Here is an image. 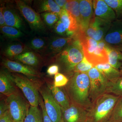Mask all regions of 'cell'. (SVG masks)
Listing matches in <instances>:
<instances>
[{"instance_id":"83f0119b","label":"cell","mask_w":122,"mask_h":122,"mask_svg":"<svg viewBox=\"0 0 122 122\" xmlns=\"http://www.w3.org/2000/svg\"><path fill=\"white\" fill-rule=\"evenodd\" d=\"M106 93L122 97V77L113 82H108Z\"/></svg>"},{"instance_id":"484cf974","label":"cell","mask_w":122,"mask_h":122,"mask_svg":"<svg viewBox=\"0 0 122 122\" xmlns=\"http://www.w3.org/2000/svg\"><path fill=\"white\" fill-rule=\"evenodd\" d=\"M24 122H43L42 111L38 107L30 106Z\"/></svg>"},{"instance_id":"9a60e30c","label":"cell","mask_w":122,"mask_h":122,"mask_svg":"<svg viewBox=\"0 0 122 122\" xmlns=\"http://www.w3.org/2000/svg\"><path fill=\"white\" fill-rule=\"evenodd\" d=\"M72 37H57L50 40L48 46L44 53L46 54H53L61 52L72 41Z\"/></svg>"},{"instance_id":"d6986e66","label":"cell","mask_w":122,"mask_h":122,"mask_svg":"<svg viewBox=\"0 0 122 122\" xmlns=\"http://www.w3.org/2000/svg\"><path fill=\"white\" fill-rule=\"evenodd\" d=\"M108 82H113L121 77L119 70L116 69L109 63L100 64L95 66Z\"/></svg>"},{"instance_id":"ba28073f","label":"cell","mask_w":122,"mask_h":122,"mask_svg":"<svg viewBox=\"0 0 122 122\" xmlns=\"http://www.w3.org/2000/svg\"><path fill=\"white\" fill-rule=\"evenodd\" d=\"M15 1L18 10L32 30L38 32L45 30V25L38 13L23 1L16 0Z\"/></svg>"},{"instance_id":"8fae6325","label":"cell","mask_w":122,"mask_h":122,"mask_svg":"<svg viewBox=\"0 0 122 122\" xmlns=\"http://www.w3.org/2000/svg\"><path fill=\"white\" fill-rule=\"evenodd\" d=\"M2 64L10 72L24 75L29 79L39 78L41 75V73L35 68L19 62L4 59L2 61Z\"/></svg>"},{"instance_id":"1f68e13d","label":"cell","mask_w":122,"mask_h":122,"mask_svg":"<svg viewBox=\"0 0 122 122\" xmlns=\"http://www.w3.org/2000/svg\"><path fill=\"white\" fill-rule=\"evenodd\" d=\"M41 16L46 25L52 26L55 25L59 20V16L52 12H46L41 14Z\"/></svg>"},{"instance_id":"ac0fdd59","label":"cell","mask_w":122,"mask_h":122,"mask_svg":"<svg viewBox=\"0 0 122 122\" xmlns=\"http://www.w3.org/2000/svg\"><path fill=\"white\" fill-rule=\"evenodd\" d=\"M105 49L108 55V63L114 68L120 70L122 68V52L107 43Z\"/></svg>"},{"instance_id":"4316f807","label":"cell","mask_w":122,"mask_h":122,"mask_svg":"<svg viewBox=\"0 0 122 122\" xmlns=\"http://www.w3.org/2000/svg\"><path fill=\"white\" fill-rule=\"evenodd\" d=\"M25 46L20 43H14L7 46L4 51V54L9 58H14L18 56L25 50Z\"/></svg>"},{"instance_id":"e575fe53","label":"cell","mask_w":122,"mask_h":122,"mask_svg":"<svg viewBox=\"0 0 122 122\" xmlns=\"http://www.w3.org/2000/svg\"><path fill=\"white\" fill-rule=\"evenodd\" d=\"M69 79L62 74L58 73L54 75L53 86L61 87L65 86L69 82Z\"/></svg>"},{"instance_id":"74e56055","label":"cell","mask_w":122,"mask_h":122,"mask_svg":"<svg viewBox=\"0 0 122 122\" xmlns=\"http://www.w3.org/2000/svg\"><path fill=\"white\" fill-rule=\"evenodd\" d=\"M8 110L0 117V122H13Z\"/></svg>"},{"instance_id":"277c9868","label":"cell","mask_w":122,"mask_h":122,"mask_svg":"<svg viewBox=\"0 0 122 122\" xmlns=\"http://www.w3.org/2000/svg\"><path fill=\"white\" fill-rule=\"evenodd\" d=\"M14 84L21 90L30 106L38 107L39 96L38 88L32 81L25 76L17 73H9Z\"/></svg>"},{"instance_id":"ab89813d","label":"cell","mask_w":122,"mask_h":122,"mask_svg":"<svg viewBox=\"0 0 122 122\" xmlns=\"http://www.w3.org/2000/svg\"><path fill=\"white\" fill-rule=\"evenodd\" d=\"M3 7H0V27L5 26V21L3 12Z\"/></svg>"},{"instance_id":"d4e9b609","label":"cell","mask_w":122,"mask_h":122,"mask_svg":"<svg viewBox=\"0 0 122 122\" xmlns=\"http://www.w3.org/2000/svg\"><path fill=\"white\" fill-rule=\"evenodd\" d=\"M49 41L47 38L35 37L30 42L29 47L36 52L44 53L48 46Z\"/></svg>"},{"instance_id":"60d3db41","label":"cell","mask_w":122,"mask_h":122,"mask_svg":"<svg viewBox=\"0 0 122 122\" xmlns=\"http://www.w3.org/2000/svg\"><path fill=\"white\" fill-rule=\"evenodd\" d=\"M55 1L61 9H63L68 0H55Z\"/></svg>"},{"instance_id":"7c38bea8","label":"cell","mask_w":122,"mask_h":122,"mask_svg":"<svg viewBox=\"0 0 122 122\" xmlns=\"http://www.w3.org/2000/svg\"><path fill=\"white\" fill-rule=\"evenodd\" d=\"M79 3L81 17V25L79 29L85 32L92 19L94 16L93 1L89 0H79Z\"/></svg>"},{"instance_id":"7a4b0ae2","label":"cell","mask_w":122,"mask_h":122,"mask_svg":"<svg viewBox=\"0 0 122 122\" xmlns=\"http://www.w3.org/2000/svg\"><path fill=\"white\" fill-rule=\"evenodd\" d=\"M72 38V41L63 50L57 54L55 58V61L61 69L69 77L74 73L76 66L85 57L80 42Z\"/></svg>"},{"instance_id":"2e32d148","label":"cell","mask_w":122,"mask_h":122,"mask_svg":"<svg viewBox=\"0 0 122 122\" xmlns=\"http://www.w3.org/2000/svg\"><path fill=\"white\" fill-rule=\"evenodd\" d=\"M13 58L19 62L35 69L40 65L42 59L39 54L32 51L25 52Z\"/></svg>"},{"instance_id":"5bb4252c","label":"cell","mask_w":122,"mask_h":122,"mask_svg":"<svg viewBox=\"0 0 122 122\" xmlns=\"http://www.w3.org/2000/svg\"><path fill=\"white\" fill-rule=\"evenodd\" d=\"M92 1L95 16L111 22L116 20L114 11L104 0H94Z\"/></svg>"},{"instance_id":"44dd1931","label":"cell","mask_w":122,"mask_h":122,"mask_svg":"<svg viewBox=\"0 0 122 122\" xmlns=\"http://www.w3.org/2000/svg\"><path fill=\"white\" fill-rule=\"evenodd\" d=\"M55 99L61 107V109H66L69 107L71 102L65 91L60 87H55L50 85H48Z\"/></svg>"},{"instance_id":"4dcf8cb0","label":"cell","mask_w":122,"mask_h":122,"mask_svg":"<svg viewBox=\"0 0 122 122\" xmlns=\"http://www.w3.org/2000/svg\"><path fill=\"white\" fill-rule=\"evenodd\" d=\"M104 0L114 11L116 20H122V0Z\"/></svg>"},{"instance_id":"6da1fadb","label":"cell","mask_w":122,"mask_h":122,"mask_svg":"<svg viewBox=\"0 0 122 122\" xmlns=\"http://www.w3.org/2000/svg\"><path fill=\"white\" fill-rule=\"evenodd\" d=\"M90 79L88 73H74L65 86V91L71 102L88 111L92 102L89 97Z\"/></svg>"},{"instance_id":"9c48e42d","label":"cell","mask_w":122,"mask_h":122,"mask_svg":"<svg viewBox=\"0 0 122 122\" xmlns=\"http://www.w3.org/2000/svg\"><path fill=\"white\" fill-rule=\"evenodd\" d=\"M111 22L94 16L85 34L89 37L99 42L104 39L111 26Z\"/></svg>"},{"instance_id":"7bdbcfd3","label":"cell","mask_w":122,"mask_h":122,"mask_svg":"<svg viewBox=\"0 0 122 122\" xmlns=\"http://www.w3.org/2000/svg\"><path fill=\"white\" fill-rule=\"evenodd\" d=\"M110 122V121H109V120H107V122Z\"/></svg>"},{"instance_id":"d6a6232c","label":"cell","mask_w":122,"mask_h":122,"mask_svg":"<svg viewBox=\"0 0 122 122\" xmlns=\"http://www.w3.org/2000/svg\"><path fill=\"white\" fill-rule=\"evenodd\" d=\"M93 66L90 63L85 57L82 61L76 66L75 68L74 73L76 72L88 73L90 70L93 68Z\"/></svg>"},{"instance_id":"d590c367","label":"cell","mask_w":122,"mask_h":122,"mask_svg":"<svg viewBox=\"0 0 122 122\" xmlns=\"http://www.w3.org/2000/svg\"><path fill=\"white\" fill-rule=\"evenodd\" d=\"M39 105H40L41 109L43 122H53L46 113L44 106V101L41 95H40L39 96Z\"/></svg>"},{"instance_id":"e0dca14e","label":"cell","mask_w":122,"mask_h":122,"mask_svg":"<svg viewBox=\"0 0 122 122\" xmlns=\"http://www.w3.org/2000/svg\"><path fill=\"white\" fill-rule=\"evenodd\" d=\"M3 12L6 25L14 27L20 30L22 29L23 24L22 19L14 10L8 7H4Z\"/></svg>"},{"instance_id":"30bf717a","label":"cell","mask_w":122,"mask_h":122,"mask_svg":"<svg viewBox=\"0 0 122 122\" xmlns=\"http://www.w3.org/2000/svg\"><path fill=\"white\" fill-rule=\"evenodd\" d=\"M63 122H87V111L71 102L69 107L61 109Z\"/></svg>"},{"instance_id":"836d02e7","label":"cell","mask_w":122,"mask_h":122,"mask_svg":"<svg viewBox=\"0 0 122 122\" xmlns=\"http://www.w3.org/2000/svg\"><path fill=\"white\" fill-rule=\"evenodd\" d=\"M54 30L56 33L61 36H68V37H72L74 33L70 32L65 26L61 21L59 20L55 25Z\"/></svg>"},{"instance_id":"f35d334b","label":"cell","mask_w":122,"mask_h":122,"mask_svg":"<svg viewBox=\"0 0 122 122\" xmlns=\"http://www.w3.org/2000/svg\"><path fill=\"white\" fill-rule=\"evenodd\" d=\"M8 110V107L5 100H1L0 103V117Z\"/></svg>"},{"instance_id":"b9f144b4","label":"cell","mask_w":122,"mask_h":122,"mask_svg":"<svg viewBox=\"0 0 122 122\" xmlns=\"http://www.w3.org/2000/svg\"><path fill=\"white\" fill-rule=\"evenodd\" d=\"M117 49L119 50H120L121 52H122V45L117 46H114ZM120 72L121 73V77H122V68L120 70Z\"/></svg>"},{"instance_id":"ffe728a7","label":"cell","mask_w":122,"mask_h":122,"mask_svg":"<svg viewBox=\"0 0 122 122\" xmlns=\"http://www.w3.org/2000/svg\"><path fill=\"white\" fill-rule=\"evenodd\" d=\"M9 73L1 71L0 74V92L7 97L17 92Z\"/></svg>"},{"instance_id":"8d00e7d4","label":"cell","mask_w":122,"mask_h":122,"mask_svg":"<svg viewBox=\"0 0 122 122\" xmlns=\"http://www.w3.org/2000/svg\"><path fill=\"white\" fill-rule=\"evenodd\" d=\"M59 69V66L56 64H54L48 67L46 72L49 75L53 76L58 73Z\"/></svg>"},{"instance_id":"3957f363","label":"cell","mask_w":122,"mask_h":122,"mask_svg":"<svg viewBox=\"0 0 122 122\" xmlns=\"http://www.w3.org/2000/svg\"><path fill=\"white\" fill-rule=\"evenodd\" d=\"M119 97L107 93L99 97L87 111V122H107Z\"/></svg>"},{"instance_id":"ee69618b","label":"cell","mask_w":122,"mask_h":122,"mask_svg":"<svg viewBox=\"0 0 122 122\" xmlns=\"http://www.w3.org/2000/svg\"></svg>"},{"instance_id":"8992f818","label":"cell","mask_w":122,"mask_h":122,"mask_svg":"<svg viewBox=\"0 0 122 122\" xmlns=\"http://www.w3.org/2000/svg\"><path fill=\"white\" fill-rule=\"evenodd\" d=\"M38 89L43 99L46 113L52 122H63L61 108L55 99L48 86H40Z\"/></svg>"},{"instance_id":"f1b7e54d","label":"cell","mask_w":122,"mask_h":122,"mask_svg":"<svg viewBox=\"0 0 122 122\" xmlns=\"http://www.w3.org/2000/svg\"><path fill=\"white\" fill-rule=\"evenodd\" d=\"M108 120L112 122H122V97L118 99Z\"/></svg>"},{"instance_id":"cb8c5ba5","label":"cell","mask_w":122,"mask_h":122,"mask_svg":"<svg viewBox=\"0 0 122 122\" xmlns=\"http://www.w3.org/2000/svg\"><path fill=\"white\" fill-rule=\"evenodd\" d=\"M72 15L77 22L79 28L81 25V17L79 0H68L64 8Z\"/></svg>"},{"instance_id":"f546056e","label":"cell","mask_w":122,"mask_h":122,"mask_svg":"<svg viewBox=\"0 0 122 122\" xmlns=\"http://www.w3.org/2000/svg\"><path fill=\"white\" fill-rule=\"evenodd\" d=\"M0 30L4 35L11 39L19 38L24 35L23 33L20 30L7 25L0 27Z\"/></svg>"},{"instance_id":"5b68a950","label":"cell","mask_w":122,"mask_h":122,"mask_svg":"<svg viewBox=\"0 0 122 122\" xmlns=\"http://www.w3.org/2000/svg\"><path fill=\"white\" fill-rule=\"evenodd\" d=\"M5 100L14 122H24L30 105L17 92L7 97Z\"/></svg>"},{"instance_id":"4fadbf2b","label":"cell","mask_w":122,"mask_h":122,"mask_svg":"<svg viewBox=\"0 0 122 122\" xmlns=\"http://www.w3.org/2000/svg\"><path fill=\"white\" fill-rule=\"evenodd\" d=\"M103 40L110 45H122V20H116L112 22L111 26Z\"/></svg>"},{"instance_id":"7402d4cb","label":"cell","mask_w":122,"mask_h":122,"mask_svg":"<svg viewBox=\"0 0 122 122\" xmlns=\"http://www.w3.org/2000/svg\"><path fill=\"white\" fill-rule=\"evenodd\" d=\"M59 17V20L70 32L75 33L79 28L76 20L65 9H62Z\"/></svg>"},{"instance_id":"52a82bcc","label":"cell","mask_w":122,"mask_h":122,"mask_svg":"<svg viewBox=\"0 0 122 122\" xmlns=\"http://www.w3.org/2000/svg\"><path fill=\"white\" fill-rule=\"evenodd\" d=\"M90 79L89 97L93 103L106 93L108 81L95 67L88 72Z\"/></svg>"},{"instance_id":"603a6c76","label":"cell","mask_w":122,"mask_h":122,"mask_svg":"<svg viewBox=\"0 0 122 122\" xmlns=\"http://www.w3.org/2000/svg\"><path fill=\"white\" fill-rule=\"evenodd\" d=\"M37 8L39 13L52 12L59 16L62 11V9L53 0L39 1L37 4Z\"/></svg>"}]
</instances>
